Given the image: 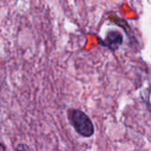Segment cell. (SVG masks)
<instances>
[{
  "instance_id": "7a4b0ae2",
  "label": "cell",
  "mask_w": 151,
  "mask_h": 151,
  "mask_svg": "<svg viewBox=\"0 0 151 151\" xmlns=\"http://www.w3.org/2000/svg\"><path fill=\"white\" fill-rule=\"evenodd\" d=\"M123 41V37L120 33L117 31H110L105 38V43L111 49L118 48Z\"/></svg>"
},
{
  "instance_id": "277c9868",
  "label": "cell",
  "mask_w": 151,
  "mask_h": 151,
  "mask_svg": "<svg viewBox=\"0 0 151 151\" xmlns=\"http://www.w3.org/2000/svg\"><path fill=\"white\" fill-rule=\"evenodd\" d=\"M0 151H6L5 146L3 143H1V142H0Z\"/></svg>"
},
{
  "instance_id": "3957f363",
  "label": "cell",
  "mask_w": 151,
  "mask_h": 151,
  "mask_svg": "<svg viewBox=\"0 0 151 151\" xmlns=\"http://www.w3.org/2000/svg\"><path fill=\"white\" fill-rule=\"evenodd\" d=\"M14 151H29V148L27 145H26L24 143H20V144L17 145Z\"/></svg>"
},
{
  "instance_id": "6da1fadb",
  "label": "cell",
  "mask_w": 151,
  "mask_h": 151,
  "mask_svg": "<svg viewBox=\"0 0 151 151\" xmlns=\"http://www.w3.org/2000/svg\"><path fill=\"white\" fill-rule=\"evenodd\" d=\"M69 119L75 131L83 137H90L94 134V126L90 119L83 111L77 109L68 111Z\"/></svg>"
}]
</instances>
